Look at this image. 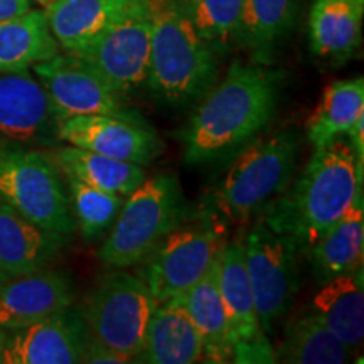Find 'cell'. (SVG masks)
Masks as SVG:
<instances>
[{"label":"cell","instance_id":"3","mask_svg":"<svg viewBox=\"0 0 364 364\" xmlns=\"http://www.w3.org/2000/svg\"><path fill=\"white\" fill-rule=\"evenodd\" d=\"M152 36L145 86L166 108L199 102L218 81V56L204 43L181 0H150Z\"/></svg>","mask_w":364,"mask_h":364},{"label":"cell","instance_id":"34","mask_svg":"<svg viewBox=\"0 0 364 364\" xmlns=\"http://www.w3.org/2000/svg\"><path fill=\"white\" fill-rule=\"evenodd\" d=\"M31 9V0H0V21L11 19Z\"/></svg>","mask_w":364,"mask_h":364},{"label":"cell","instance_id":"18","mask_svg":"<svg viewBox=\"0 0 364 364\" xmlns=\"http://www.w3.org/2000/svg\"><path fill=\"white\" fill-rule=\"evenodd\" d=\"M203 361V343L191 318L172 302L157 304L150 316L135 364H193Z\"/></svg>","mask_w":364,"mask_h":364},{"label":"cell","instance_id":"22","mask_svg":"<svg viewBox=\"0 0 364 364\" xmlns=\"http://www.w3.org/2000/svg\"><path fill=\"white\" fill-rule=\"evenodd\" d=\"M309 311L349 351H356L364 338L363 267L321 285Z\"/></svg>","mask_w":364,"mask_h":364},{"label":"cell","instance_id":"27","mask_svg":"<svg viewBox=\"0 0 364 364\" xmlns=\"http://www.w3.org/2000/svg\"><path fill=\"white\" fill-rule=\"evenodd\" d=\"M275 354L290 364H343L353 353L307 309L290 318Z\"/></svg>","mask_w":364,"mask_h":364},{"label":"cell","instance_id":"11","mask_svg":"<svg viewBox=\"0 0 364 364\" xmlns=\"http://www.w3.org/2000/svg\"><path fill=\"white\" fill-rule=\"evenodd\" d=\"M150 0H140L75 53L118 93L130 97L145 85L150 63Z\"/></svg>","mask_w":364,"mask_h":364},{"label":"cell","instance_id":"23","mask_svg":"<svg viewBox=\"0 0 364 364\" xmlns=\"http://www.w3.org/2000/svg\"><path fill=\"white\" fill-rule=\"evenodd\" d=\"M364 0H316L309 14V43L317 58L346 61L361 44Z\"/></svg>","mask_w":364,"mask_h":364},{"label":"cell","instance_id":"12","mask_svg":"<svg viewBox=\"0 0 364 364\" xmlns=\"http://www.w3.org/2000/svg\"><path fill=\"white\" fill-rule=\"evenodd\" d=\"M59 120L39 80L26 71L0 73V140L54 149Z\"/></svg>","mask_w":364,"mask_h":364},{"label":"cell","instance_id":"25","mask_svg":"<svg viewBox=\"0 0 364 364\" xmlns=\"http://www.w3.org/2000/svg\"><path fill=\"white\" fill-rule=\"evenodd\" d=\"M49 154L63 174H70L93 188L124 198L134 193L149 177L144 166L118 161L75 145H56Z\"/></svg>","mask_w":364,"mask_h":364},{"label":"cell","instance_id":"30","mask_svg":"<svg viewBox=\"0 0 364 364\" xmlns=\"http://www.w3.org/2000/svg\"><path fill=\"white\" fill-rule=\"evenodd\" d=\"M204 43L223 56L235 48L243 0H181Z\"/></svg>","mask_w":364,"mask_h":364},{"label":"cell","instance_id":"24","mask_svg":"<svg viewBox=\"0 0 364 364\" xmlns=\"http://www.w3.org/2000/svg\"><path fill=\"white\" fill-rule=\"evenodd\" d=\"M59 53L44 11L29 9L0 21V73L26 71Z\"/></svg>","mask_w":364,"mask_h":364},{"label":"cell","instance_id":"26","mask_svg":"<svg viewBox=\"0 0 364 364\" xmlns=\"http://www.w3.org/2000/svg\"><path fill=\"white\" fill-rule=\"evenodd\" d=\"M297 9L299 0H243L235 48L263 61L294 27Z\"/></svg>","mask_w":364,"mask_h":364},{"label":"cell","instance_id":"35","mask_svg":"<svg viewBox=\"0 0 364 364\" xmlns=\"http://www.w3.org/2000/svg\"><path fill=\"white\" fill-rule=\"evenodd\" d=\"M7 343V331L0 327V364H4V349H6Z\"/></svg>","mask_w":364,"mask_h":364},{"label":"cell","instance_id":"29","mask_svg":"<svg viewBox=\"0 0 364 364\" xmlns=\"http://www.w3.org/2000/svg\"><path fill=\"white\" fill-rule=\"evenodd\" d=\"M63 177H65L68 196H70L76 230L80 231L83 240L93 243L107 236L124 206V196L93 188L70 174H63Z\"/></svg>","mask_w":364,"mask_h":364},{"label":"cell","instance_id":"6","mask_svg":"<svg viewBox=\"0 0 364 364\" xmlns=\"http://www.w3.org/2000/svg\"><path fill=\"white\" fill-rule=\"evenodd\" d=\"M0 203L61 235L76 231L65 177L44 149L0 140Z\"/></svg>","mask_w":364,"mask_h":364},{"label":"cell","instance_id":"19","mask_svg":"<svg viewBox=\"0 0 364 364\" xmlns=\"http://www.w3.org/2000/svg\"><path fill=\"white\" fill-rule=\"evenodd\" d=\"M359 193L341 220L307 253L314 280L324 285L363 267L364 204Z\"/></svg>","mask_w":364,"mask_h":364},{"label":"cell","instance_id":"2","mask_svg":"<svg viewBox=\"0 0 364 364\" xmlns=\"http://www.w3.org/2000/svg\"><path fill=\"white\" fill-rule=\"evenodd\" d=\"M363 172L351 145L339 136L314 150L302 174L257 220L290 236L307 255L363 193Z\"/></svg>","mask_w":364,"mask_h":364},{"label":"cell","instance_id":"4","mask_svg":"<svg viewBox=\"0 0 364 364\" xmlns=\"http://www.w3.org/2000/svg\"><path fill=\"white\" fill-rule=\"evenodd\" d=\"M299 152V132L290 127L255 139L230 159L225 174L206 196L204 216L220 226L260 218L292 182Z\"/></svg>","mask_w":364,"mask_h":364},{"label":"cell","instance_id":"36","mask_svg":"<svg viewBox=\"0 0 364 364\" xmlns=\"http://www.w3.org/2000/svg\"><path fill=\"white\" fill-rule=\"evenodd\" d=\"M34 2H38V4H41V6L48 7V6H49V4H51V2H54V0H34Z\"/></svg>","mask_w":364,"mask_h":364},{"label":"cell","instance_id":"21","mask_svg":"<svg viewBox=\"0 0 364 364\" xmlns=\"http://www.w3.org/2000/svg\"><path fill=\"white\" fill-rule=\"evenodd\" d=\"M218 287L230 318L235 346L265 338L267 334L258 324L243 238L231 240L223 245L218 258Z\"/></svg>","mask_w":364,"mask_h":364},{"label":"cell","instance_id":"17","mask_svg":"<svg viewBox=\"0 0 364 364\" xmlns=\"http://www.w3.org/2000/svg\"><path fill=\"white\" fill-rule=\"evenodd\" d=\"M218 258L198 284L169 302L181 307L194 324L203 343V361L221 364L231 363L235 343L218 287Z\"/></svg>","mask_w":364,"mask_h":364},{"label":"cell","instance_id":"7","mask_svg":"<svg viewBox=\"0 0 364 364\" xmlns=\"http://www.w3.org/2000/svg\"><path fill=\"white\" fill-rule=\"evenodd\" d=\"M108 270L97 280L80 311L90 338L124 354L132 363L142 348L157 302L144 279L125 268Z\"/></svg>","mask_w":364,"mask_h":364},{"label":"cell","instance_id":"31","mask_svg":"<svg viewBox=\"0 0 364 364\" xmlns=\"http://www.w3.org/2000/svg\"><path fill=\"white\" fill-rule=\"evenodd\" d=\"M277 354L273 351L272 344L268 343V336L253 341V343L238 344L233 349V359L231 363H275Z\"/></svg>","mask_w":364,"mask_h":364},{"label":"cell","instance_id":"15","mask_svg":"<svg viewBox=\"0 0 364 364\" xmlns=\"http://www.w3.org/2000/svg\"><path fill=\"white\" fill-rule=\"evenodd\" d=\"M75 284L68 272L56 268L0 280V327L19 329L63 311L75 302Z\"/></svg>","mask_w":364,"mask_h":364},{"label":"cell","instance_id":"33","mask_svg":"<svg viewBox=\"0 0 364 364\" xmlns=\"http://www.w3.org/2000/svg\"><path fill=\"white\" fill-rule=\"evenodd\" d=\"M349 145H351L358 166L364 167V113L356 118V122L349 127L348 134Z\"/></svg>","mask_w":364,"mask_h":364},{"label":"cell","instance_id":"32","mask_svg":"<svg viewBox=\"0 0 364 364\" xmlns=\"http://www.w3.org/2000/svg\"><path fill=\"white\" fill-rule=\"evenodd\" d=\"M88 364H125L130 363L129 358H125L124 354L117 353L115 349L108 348L102 343H97L88 336V344H86L83 361Z\"/></svg>","mask_w":364,"mask_h":364},{"label":"cell","instance_id":"8","mask_svg":"<svg viewBox=\"0 0 364 364\" xmlns=\"http://www.w3.org/2000/svg\"><path fill=\"white\" fill-rule=\"evenodd\" d=\"M243 245L258 324L272 336L299 294L302 252L290 236L277 233L262 220L253 223Z\"/></svg>","mask_w":364,"mask_h":364},{"label":"cell","instance_id":"9","mask_svg":"<svg viewBox=\"0 0 364 364\" xmlns=\"http://www.w3.org/2000/svg\"><path fill=\"white\" fill-rule=\"evenodd\" d=\"M223 245V228L206 216L167 235L144 262L142 279L156 302H169L198 284L220 257Z\"/></svg>","mask_w":364,"mask_h":364},{"label":"cell","instance_id":"1","mask_svg":"<svg viewBox=\"0 0 364 364\" xmlns=\"http://www.w3.org/2000/svg\"><path fill=\"white\" fill-rule=\"evenodd\" d=\"M282 75L258 65L233 61L220 83L199 100L177 134L191 166L230 161L258 139L277 115Z\"/></svg>","mask_w":364,"mask_h":364},{"label":"cell","instance_id":"14","mask_svg":"<svg viewBox=\"0 0 364 364\" xmlns=\"http://www.w3.org/2000/svg\"><path fill=\"white\" fill-rule=\"evenodd\" d=\"M59 140L118 161L147 167L159 157L162 142L150 125L110 115L71 117L59 124Z\"/></svg>","mask_w":364,"mask_h":364},{"label":"cell","instance_id":"5","mask_svg":"<svg viewBox=\"0 0 364 364\" xmlns=\"http://www.w3.org/2000/svg\"><path fill=\"white\" fill-rule=\"evenodd\" d=\"M184 194L174 174L147 177L124 206L98 250V260L107 268L140 265L159 243L182 225Z\"/></svg>","mask_w":364,"mask_h":364},{"label":"cell","instance_id":"13","mask_svg":"<svg viewBox=\"0 0 364 364\" xmlns=\"http://www.w3.org/2000/svg\"><path fill=\"white\" fill-rule=\"evenodd\" d=\"M88 344V329L73 306L7 331L4 364H78Z\"/></svg>","mask_w":364,"mask_h":364},{"label":"cell","instance_id":"16","mask_svg":"<svg viewBox=\"0 0 364 364\" xmlns=\"http://www.w3.org/2000/svg\"><path fill=\"white\" fill-rule=\"evenodd\" d=\"M68 238L0 203V280L48 268L68 247Z\"/></svg>","mask_w":364,"mask_h":364},{"label":"cell","instance_id":"28","mask_svg":"<svg viewBox=\"0 0 364 364\" xmlns=\"http://www.w3.org/2000/svg\"><path fill=\"white\" fill-rule=\"evenodd\" d=\"M364 113V80H341L324 90L321 102L307 122V139L314 149L324 147L348 134L356 118Z\"/></svg>","mask_w":364,"mask_h":364},{"label":"cell","instance_id":"10","mask_svg":"<svg viewBox=\"0 0 364 364\" xmlns=\"http://www.w3.org/2000/svg\"><path fill=\"white\" fill-rule=\"evenodd\" d=\"M36 78L48 93L59 124L81 115H110L149 125L142 113L135 110L129 97L118 93L76 54H56L33 66Z\"/></svg>","mask_w":364,"mask_h":364},{"label":"cell","instance_id":"20","mask_svg":"<svg viewBox=\"0 0 364 364\" xmlns=\"http://www.w3.org/2000/svg\"><path fill=\"white\" fill-rule=\"evenodd\" d=\"M140 0H54L46 7L49 29L65 53H78Z\"/></svg>","mask_w":364,"mask_h":364}]
</instances>
